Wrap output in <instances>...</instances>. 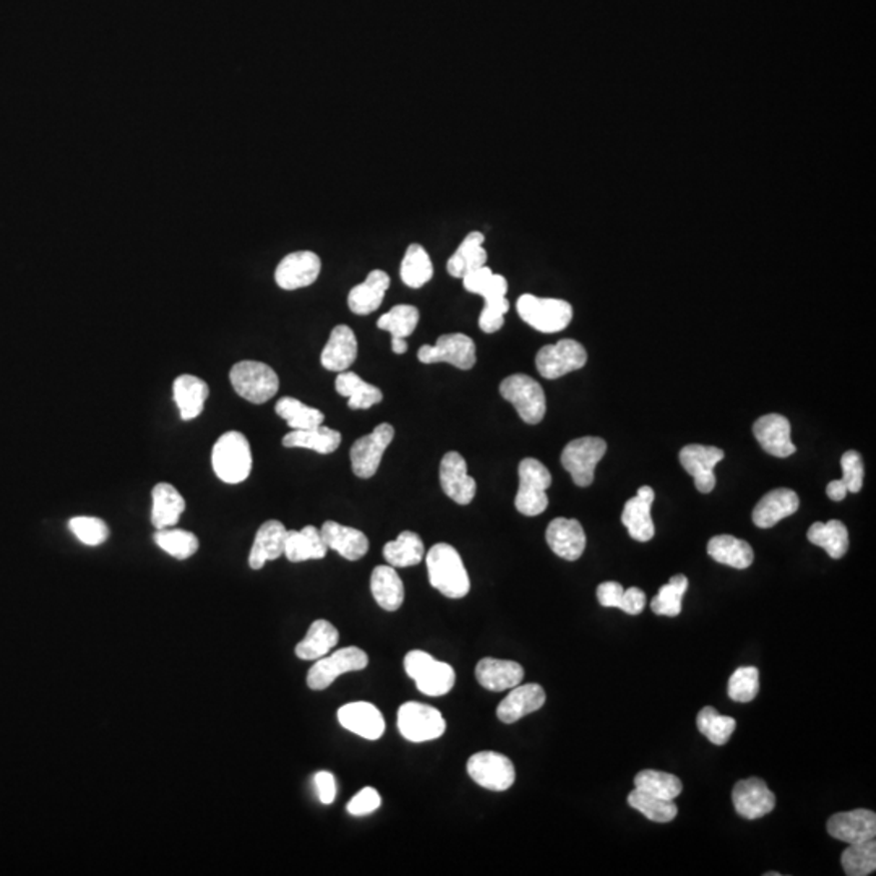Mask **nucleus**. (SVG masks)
<instances>
[{"instance_id":"11","label":"nucleus","mask_w":876,"mask_h":876,"mask_svg":"<svg viewBox=\"0 0 876 876\" xmlns=\"http://www.w3.org/2000/svg\"><path fill=\"white\" fill-rule=\"evenodd\" d=\"M607 443L599 437H581L572 440L562 451V466L567 469L578 487H589L594 481V471L604 458Z\"/></svg>"},{"instance_id":"4","label":"nucleus","mask_w":876,"mask_h":876,"mask_svg":"<svg viewBox=\"0 0 876 876\" xmlns=\"http://www.w3.org/2000/svg\"><path fill=\"white\" fill-rule=\"evenodd\" d=\"M516 312L524 323L541 333H559L570 325L573 307L563 299L523 294L516 301Z\"/></svg>"},{"instance_id":"23","label":"nucleus","mask_w":876,"mask_h":876,"mask_svg":"<svg viewBox=\"0 0 876 876\" xmlns=\"http://www.w3.org/2000/svg\"><path fill=\"white\" fill-rule=\"evenodd\" d=\"M546 705V692L537 683H526L511 688V692L505 696V700L497 708V718L503 724H513L520 721L528 714L536 713Z\"/></svg>"},{"instance_id":"7","label":"nucleus","mask_w":876,"mask_h":876,"mask_svg":"<svg viewBox=\"0 0 876 876\" xmlns=\"http://www.w3.org/2000/svg\"><path fill=\"white\" fill-rule=\"evenodd\" d=\"M520 487L515 497L516 510L524 516H537L549 507L547 489L552 484V474L539 460L524 458L518 466Z\"/></svg>"},{"instance_id":"34","label":"nucleus","mask_w":876,"mask_h":876,"mask_svg":"<svg viewBox=\"0 0 876 876\" xmlns=\"http://www.w3.org/2000/svg\"><path fill=\"white\" fill-rule=\"evenodd\" d=\"M328 547L323 542L320 529L305 526L301 531H288L284 541V555L292 563L307 560H322L327 557Z\"/></svg>"},{"instance_id":"41","label":"nucleus","mask_w":876,"mask_h":876,"mask_svg":"<svg viewBox=\"0 0 876 876\" xmlns=\"http://www.w3.org/2000/svg\"><path fill=\"white\" fill-rule=\"evenodd\" d=\"M424 542L419 534L413 531H403L395 541H390L383 547V557L393 568H406L419 565L424 559Z\"/></svg>"},{"instance_id":"22","label":"nucleus","mask_w":876,"mask_h":876,"mask_svg":"<svg viewBox=\"0 0 876 876\" xmlns=\"http://www.w3.org/2000/svg\"><path fill=\"white\" fill-rule=\"evenodd\" d=\"M546 541L550 550L560 559L575 562L586 549V534L580 521L570 518H555L550 521L546 531Z\"/></svg>"},{"instance_id":"43","label":"nucleus","mask_w":876,"mask_h":876,"mask_svg":"<svg viewBox=\"0 0 876 876\" xmlns=\"http://www.w3.org/2000/svg\"><path fill=\"white\" fill-rule=\"evenodd\" d=\"M401 281L408 288L421 289L434 276V263L421 244H411L406 249L400 267Z\"/></svg>"},{"instance_id":"58","label":"nucleus","mask_w":876,"mask_h":876,"mask_svg":"<svg viewBox=\"0 0 876 876\" xmlns=\"http://www.w3.org/2000/svg\"><path fill=\"white\" fill-rule=\"evenodd\" d=\"M646 606V594L640 588H628L623 591L619 609L628 615H638Z\"/></svg>"},{"instance_id":"28","label":"nucleus","mask_w":876,"mask_h":876,"mask_svg":"<svg viewBox=\"0 0 876 876\" xmlns=\"http://www.w3.org/2000/svg\"><path fill=\"white\" fill-rule=\"evenodd\" d=\"M357 359V340L353 328L348 325H338L333 328L328 343L323 348L320 362L330 372H344Z\"/></svg>"},{"instance_id":"35","label":"nucleus","mask_w":876,"mask_h":876,"mask_svg":"<svg viewBox=\"0 0 876 876\" xmlns=\"http://www.w3.org/2000/svg\"><path fill=\"white\" fill-rule=\"evenodd\" d=\"M484 242H486V236L482 232H469L468 236L464 237L460 247L456 249L455 254L448 258V275L461 280L464 275H468L469 271L486 267L487 250L484 249Z\"/></svg>"},{"instance_id":"3","label":"nucleus","mask_w":876,"mask_h":876,"mask_svg":"<svg viewBox=\"0 0 876 876\" xmlns=\"http://www.w3.org/2000/svg\"><path fill=\"white\" fill-rule=\"evenodd\" d=\"M252 450L241 432L231 430L216 440L211 450V466L219 481L226 484H241L252 473Z\"/></svg>"},{"instance_id":"14","label":"nucleus","mask_w":876,"mask_h":876,"mask_svg":"<svg viewBox=\"0 0 876 876\" xmlns=\"http://www.w3.org/2000/svg\"><path fill=\"white\" fill-rule=\"evenodd\" d=\"M588 362V353L583 344L575 340H560L559 343L547 344L536 356V367L539 374L547 380L563 377V375L583 369Z\"/></svg>"},{"instance_id":"50","label":"nucleus","mask_w":876,"mask_h":876,"mask_svg":"<svg viewBox=\"0 0 876 876\" xmlns=\"http://www.w3.org/2000/svg\"><path fill=\"white\" fill-rule=\"evenodd\" d=\"M841 864L847 876L872 875L876 868L875 839L849 844L846 851L842 852Z\"/></svg>"},{"instance_id":"25","label":"nucleus","mask_w":876,"mask_h":876,"mask_svg":"<svg viewBox=\"0 0 876 876\" xmlns=\"http://www.w3.org/2000/svg\"><path fill=\"white\" fill-rule=\"evenodd\" d=\"M654 502V490L643 486L633 499L625 503L622 513V523L628 529V534L638 542H648L654 537V523L651 518V507Z\"/></svg>"},{"instance_id":"59","label":"nucleus","mask_w":876,"mask_h":876,"mask_svg":"<svg viewBox=\"0 0 876 876\" xmlns=\"http://www.w3.org/2000/svg\"><path fill=\"white\" fill-rule=\"evenodd\" d=\"M847 494H849V492H847L846 486L842 484L841 479L829 482L828 487H826V495H828L829 499L833 500V502H842V500L846 499Z\"/></svg>"},{"instance_id":"42","label":"nucleus","mask_w":876,"mask_h":876,"mask_svg":"<svg viewBox=\"0 0 876 876\" xmlns=\"http://www.w3.org/2000/svg\"><path fill=\"white\" fill-rule=\"evenodd\" d=\"M807 537L813 546L825 549L826 554L834 560L842 559L849 549V533L844 523L839 520L813 523L808 529Z\"/></svg>"},{"instance_id":"17","label":"nucleus","mask_w":876,"mask_h":876,"mask_svg":"<svg viewBox=\"0 0 876 876\" xmlns=\"http://www.w3.org/2000/svg\"><path fill=\"white\" fill-rule=\"evenodd\" d=\"M440 486L458 505H469L476 497L477 484L468 474V464L458 451H448L440 463Z\"/></svg>"},{"instance_id":"46","label":"nucleus","mask_w":876,"mask_h":876,"mask_svg":"<svg viewBox=\"0 0 876 876\" xmlns=\"http://www.w3.org/2000/svg\"><path fill=\"white\" fill-rule=\"evenodd\" d=\"M628 805L643 813L648 820L656 821V823H670L679 813V808L675 805L674 800L661 799V797L640 791V789L630 792Z\"/></svg>"},{"instance_id":"2","label":"nucleus","mask_w":876,"mask_h":876,"mask_svg":"<svg viewBox=\"0 0 876 876\" xmlns=\"http://www.w3.org/2000/svg\"><path fill=\"white\" fill-rule=\"evenodd\" d=\"M426 563L430 584L438 593L450 599L468 596L471 581L455 547L438 542L427 552Z\"/></svg>"},{"instance_id":"29","label":"nucleus","mask_w":876,"mask_h":876,"mask_svg":"<svg viewBox=\"0 0 876 876\" xmlns=\"http://www.w3.org/2000/svg\"><path fill=\"white\" fill-rule=\"evenodd\" d=\"M799 495L791 489H774L758 502L753 510V523L761 529L776 526L787 516L794 515L799 510Z\"/></svg>"},{"instance_id":"1","label":"nucleus","mask_w":876,"mask_h":876,"mask_svg":"<svg viewBox=\"0 0 876 876\" xmlns=\"http://www.w3.org/2000/svg\"><path fill=\"white\" fill-rule=\"evenodd\" d=\"M463 288L471 294L484 297V309L479 315V328L487 335L497 333L505 325V315L510 310L507 299L508 283L505 276L495 275L489 267L469 271L461 278Z\"/></svg>"},{"instance_id":"18","label":"nucleus","mask_w":876,"mask_h":876,"mask_svg":"<svg viewBox=\"0 0 876 876\" xmlns=\"http://www.w3.org/2000/svg\"><path fill=\"white\" fill-rule=\"evenodd\" d=\"M735 812L747 820H758L769 815L776 807V797L760 778L743 779L732 791Z\"/></svg>"},{"instance_id":"24","label":"nucleus","mask_w":876,"mask_h":876,"mask_svg":"<svg viewBox=\"0 0 876 876\" xmlns=\"http://www.w3.org/2000/svg\"><path fill=\"white\" fill-rule=\"evenodd\" d=\"M338 721L344 729L359 735L362 739L378 740L385 732V719L377 706L356 701L344 705L338 711Z\"/></svg>"},{"instance_id":"32","label":"nucleus","mask_w":876,"mask_h":876,"mask_svg":"<svg viewBox=\"0 0 876 876\" xmlns=\"http://www.w3.org/2000/svg\"><path fill=\"white\" fill-rule=\"evenodd\" d=\"M174 401H176L182 421H194L205 409L210 387L202 378L195 375L184 374L174 380L172 385Z\"/></svg>"},{"instance_id":"60","label":"nucleus","mask_w":876,"mask_h":876,"mask_svg":"<svg viewBox=\"0 0 876 876\" xmlns=\"http://www.w3.org/2000/svg\"><path fill=\"white\" fill-rule=\"evenodd\" d=\"M391 349L395 354H404L408 351V343L403 338H391Z\"/></svg>"},{"instance_id":"31","label":"nucleus","mask_w":876,"mask_h":876,"mask_svg":"<svg viewBox=\"0 0 876 876\" xmlns=\"http://www.w3.org/2000/svg\"><path fill=\"white\" fill-rule=\"evenodd\" d=\"M288 529L281 521L270 520L263 523L255 534L254 546L250 549L249 565L252 570H262L267 562L280 559L284 555V541Z\"/></svg>"},{"instance_id":"10","label":"nucleus","mask_w":876,"mask_h":876,"mask_svg":"<svg viewBox=\"0 0 876 876\" xmlns=\"http://www.w3.org/2000/svg\"><path fill=\"white\" fill-rule=\"evenodd\" d=\"M367 666H369V656L361 648L349 646V648L338 649L330 656L327 654L320 657L314 666L310 667L307 685L315 692H322L327 690L340 675L364 670Z\"/></svg>"},{"instance_id":"44","label":"nucleus","mask_w":876,"mask_h":876,"mask_svg":"<svg viewBox=\"0 0 876 876\" xmlns=\"http://www.w3.org/2000/svg\"><path fill=\"white\" fill-rule=\"evenodd\" d=\"M275 411L281 419L288 422V426L292 430L314 429V427L322 426L325 421L322 411L317 408H310L302 401L284 396L276 403Z\"/></svg>"},{"instance_id":"45","label":"nucleus","mask_w":876,"mask_h":876,"mask_svg":"<svg viewBox=\"0 0 876 876\" xmlns=\"http://www.w3.org/2000/svg\"><path fill=\"white\" fill-rule=\"evenodd\" d=\"M153 539H155L159 549L164 550L166 554L177 560L190 559L192 555L197 554L198 547H200L198 537L185 529H156Z\"/></svg>"},{"instance_id":"15","label":"nucleus","mask_w":876,"mask_h":876,"mask_svg":"<svg viewBox=\"0 0 876 876\" xmlns=\"http://www.w3.org/2000/svg\"><path fill=\"white\" fill-rule=\"evenodd\" d=\"M395 438V429L387 422L375 427L370 434L357 438L351 447L353 473L361 479L374 477L382 463L383 453Z\"/></svg>"},{"instance_id":"52","label":"nucleus","mask_w":876,"mask_h":876,"mask_svg":"<svg viewBox=\"0 0 876 876\" xmlns=\"http://www.w3.org/2000/svg\"><path fill=\"white\" fill-rule=\"evenodd\" d=\"M760 692V670L756 667H740L730 675L727 693L732 701L748 703L753 701Z\"/></svg>"},{"instance_id":"36","label":"nucleus","mask_w":876,"mask_h":876,"mask_svg":"<svg viewBox=\"0 0 876 876\" xmlns=\"http://www.w3.org/2000/svg\"><path fill=\"white\" fill-rule=\"evenodd\" d=\"M370 591L378 606L388 612L400 609L404 602V586L391 565H378L370 576Z\"/></svg>"},{"instance_id":"39","label":"nucleus","mask_w":876,"mask_h":876,"mask_svg":"<svg viewBox=\"0 0 876 876\" xmlns=\"http://www.w3.org/2000/svg\"><path fill=\"white\" fill-rule=\"evenodd\" d=\"M708 554L716 562L727 565V567L737 568V570H745L755 560L752 546L747 541L729 536V534L713 537L708 542Z\"/></svg>"},{"instance_id":"33","label":"nucleus","mask_w":876,"mask_h":876,"mask_svg":"<svg viewBox=\"0 0 876 876\" xmlns=\"http://www.w3.org/2000/svg\"><path fill=\"white\" fill-rule=\"evenodd\" d=\"M151 499V524L156 529L174 528L185 511V500L181 492L168 482H159L151 490Z\"/></svg>"},{"instance_id":"13","label":"nucleus","mask_w":876,"mask_h":876,"mask_svg":"<svg viewBox=\"0 0 876 876\" xmlns=\"http://www.w3.org/2000/svg\"><path fill=\"white\" fill-rule=\"evenodd\" d=\"M468 774L477 786L494 792L508 791L516 779L513 761L497 752H479L471 756Z\"/></svg>"},{"instance_id":"21","label":"nucleus","mask_w":876,"mask_h":876,"mask_svg":"<svg viewBox=\"0 0 876 876\" xmlns=\"http://www.w3.org/2000/svg\"><path fill=\"white\" fill-rule=\"evenodd\" d=\"M753 434L761 448L776 458H787L797 451L792 443L791 422L781 414H766L760 417L753 424Z\"/></svg>"},{"instance_id":"48","label":"nucleus","mask_w":876,"mask_h":876,"mask_svg":"<svg viewBox=\"0 0 876 876\" xmlns=\"http://www.w3.org/2000/svg\"><path fill=\"white\" fill-rule=\"evenodd\" d=\"M635 789L656 795L661 799L675 800L682 794V781L677 776L662 771L645 769L635 776Z\"/></svg>"},{"instance_id":"54","label":"nucleus","mask_w":876,"mask_h":876,"mask_svg":"<svg viewBox=\"0 0 876 876\" xmlns=\"http://www.w3.org/2000/svg\"><path fill=\"white\" fill-rule=\"evenodd\" d=\"M842 466V484L846 486L847 492L859 494L864 486V460L857 451H846L841 458Z\"/></svg>"},{"instance_id":"16","label":"nucleus","mask_w":876,"mask_h":876,"mask_svg":"<svg viewBox=\"0 0 876 876\" xmlns=\"http://www.w3.org/2000/svg\"><path fill=\"white\" fill-rule=\"evenodd\" d=\"M322 271V260L315 252L299 250L286 255L276 267L275 281L284 291L312 286Z\"/></svg>"},{"instance_id":"27","label":"nucleus","mask_w":876,"mask_h":876,"mask_svg":"<svg viewBox=\"0 0 876 876\" xmlns=\"http://www.w3.org/2000/svg\"><path fill=\"white\" fill-rule=\"evenodd\" d=\"M320 534L328 549L335 550L343 559L351 562L361 560L369 552V539L359 529L343 526L336 521H325Z\"/></svg>"},{"instance_id":"19","label":"nucleus","mask_w":876,"mask_h":876,"mask_svg":"<svg viewBox=\"0 0 876 876\" xmlns=\"http://www.w3.org/2000/svg\"><path fill=\"white\" fill-rule=\"evenodd\" d=\"M724 460L721 448L706 445H688L680 451V463L695 479V486L701 494H709L716 487L714 468Z\"/></svg>"},{"instance_id":"37","label":"nucleus","mask_w":876,"mask_h":876,"mask_svg":"<svg viewBox=\"0 0 876 876\" xmlns=\"http://www.w3.org/2000/svg\"><path fill=\"white\" fill-rule=\"evenodd\" d=\"M335 388L341 396L348 398L349 409L364 411L375 404L382 403L383 393L380 388L362 380L356 372L344 370L336 377Z\"/></svg>"},{"instance_id":"5","label":"nucleus","mask_w":876,"mask_h":876,"mask_svg":"<svg viewBox=\"0 0 876 876\" xmlns=\"http://www.w3.org/2000/svg\"><path fill=\"white\" fill-rule=\"evenodd\" d=\"M232 388L245 401L263 404L280 390V378L270 365L258 361H241L229 372Z\"/></svg>"},{"instance_id":"57","label":"nucleus","mask_w":876,"mask_h":876,"mask_svg":"<svg viewBox=\"0 0 876 876\" xmlns=\"http://www.w3.org/2000/svg\"><path fill=\"white\" fill-rule=\"evenodd\" d=\"M315 787H317L318 799L323 805H330L336 799V779L328 771H320L315 774Z\"/></svg>"},{"instance_id":"38","label":"nucleus","mask_w":876,"mask_h":876,"mask_svg":"<svg viewBox=\"0 0 876 876\" xmlns=\"http://www.w3.org/2000/svg\"><path fill=\"white\" fill-rule=\"evenodd\" d=\"M340 641V632L328 620H315L304 640L296 646V656L302 661H317L330 654Z\"/></svg>"},{"instance_id":"40","label":"nucleus","mask_w":876,"mask_h":876,"mask_svg":"<svg viewBox=\"0 0 876 876\" xmlns=\"http://www.w3.org/2000/svg\"><path fill=\"white\" fill-rule=\"evenodd\" d=\"M341 440L343 437L338 430L317 426L314 429L292 430L288 435H284L283 447L307 448L317 451L320 455H330L340 448Z\"/></svg>"},{"instance_id":"8","label":"nucleus","mask_w":876,"mask_h":876,"mask_svg":"<svg viewBox=\"0 0 876 876\" xmlns=\"http://www.w3.org/2000/svg\"><path fill=\"white\" fill-rule=\"evenodd\" d=\"M503 400L513 404L518 416L529 426H536L546 416V393L541 385L526 374H513L500 383Z\"/></svg>"},{"instance_id":"56","label":"nucleus","mask_w":876,"mask_h":876,"mask_svg":"<svg viewBox=\"0 0 876 876\" xmlns=\"http://www.w3.org/2000/svg\"><path fill=\"white\" fill-rule=\"evenodd\" d=\"M623 591L625 589H623L622 584L606 581V583L599 584V588H597V601L602 607H617L619 609Z\"/></svg>"},{"instance_id":"47","label":"nucleus","mask_w":876,"mask_h":876,"mask_svg":"<svg viewBox=\"0 0 876 876\" xmlns=\"http://www.w3.org/2000/svg\"><path fill=\"white\" fill-rule=\"evenodd\" d=\"M419 318H421V314L414 305H395V307H391L390 312L378 318L377 327L391 333V338L406 340L416 330Z\"/></svg>"},{"instance_id":"53","label":"nucleus","mask_w":876,"mask_h":876,"mask_svg":"<svg viewBox=\"0 0 876 876\" xmlns=\"http://www.w3.org/2000/svg\"><path fill=\"white\" fill-rule=\"evenodd\" d=\"M69 528L78 541L91 547L101 546L111 534L108 524L95 516H75L69 521Z\"/></svg>"},{"instance_id":"51","label":"nucleus","mask_w":876,"mask_h":876,"mask_svg":"<svg viewBox=\"0 0 876 876\" xmlns=\"http://www.w3.org/2000/svg\"><path fill=\"white\" fill-rule=\"evenodd\" d=\"M688 580L687 576L675 575L670 578L669 583L664 584L659 593L651 601V609L656 615H666V617H677L682 612L683 596L687 593Z\"/></svg>"},{"instance_id":"12","label":"nucleus","mask_w":876,"mask_h":876,"mask_svg":"<svg viewBox=\"0 0 876 876\" xmlns=\"http://www.w3.org/2000/svg\"><path fill=\"white\" fill-rule=\"evenodd\" d=\"M417 359L422 364L447 362L456 369H473L474 364H476V344H474L473 338H469L463 333H448V335L438 336L434 346L424 344L417 353Z\"/></svg>"},{"instance_id":"26","label":"nucleus","mask_w":876,"mask_h":876,"mask_svg":"<svg viewBox=\"0 0 876 876\" xmlns=\"http://www.w3.org/2000/svg\"><path fill=\"white\" fill-rule=\"evenodd\" d=\"M476 679L490 692H505L523 682L524 669L515 661L484 657L477 662Z\"/></svg>"},{"instance_id":"55","label":"nucleus","mask_w":876,"mask_h":876,"mask_svg":"<svg viewBox=\"0 0 876 876\" xmlns=\"http://www.w3.org/2000/svg\"><path fill=\"white\" fill-rule=\"evenodd\" d=\"M382 805V797L374 787H365L354 795L348 803V813L353 816H364L374 813Z\"/></svg>"},{"instance_id":"20","label":"nucleus","mask_w":876,"mask_h":876,"mask_svg":"<svg viewBox=\"0 0 876 876\" xmlns=\"http://www.w3.org/2000/svg\"><path fill=\"white\" fill-rule=\"evenodd\" d=\"M828 834L847 844L872 841L876 836L875 812L859 808L854 812L836 813L828 820Z\"/></svg>"},{"instance_id":"6","label":"nucleus","mask_w":876,"mask_h":876,"mask_svg":"<svg viewBox=\"0 0 876 876\" xmlns=\"http://www.w3.org/2000/svg\"><path fill=\"white\" fill-rule=\"evenodd\" d=\"M404 670L416 682L419 692L427 696H443L455 687V669L447 662L437 661L426 651H411L404 657Z\"/></svg>"},{"instance_id":"9","label":"nucleus","mask_w":876,"mask_h":876,"mask_svg":"<svg viewBox=\"0 0 876 876\" xmlns=\"http://www.w3.org/2000/svg\"><path fill=\"white\" fill-rule=\"evenodd\" d=\"M398 730L409 742H430L445 734L447 722L434 706L408 701L398 709Z\"/></svg>"},{"instance_id":"49","label":"nucleus","mask_w":876,"mask_h":876,"mask_svg":"<svg viewBox=\"0 0 876 876\" xmlns=\"http://www.w3.org/2000/svg\"><path fill=\"white\" fill-rule=\"evenodd\" d=\"M696 726L709 742L721 747V745H726L734 734L737 721L729 716H722L713 706H706L698 713Z\"/></svg>"},{"instance_id":"30","label":"nucleus","mask_w":876,"mask_h":876,"mask_svg":"<svg viewBox=\"0 0 876 876\" xmlns=\"http://www.w3.org/2000/svg\"><path fill=\"white\" fill-rule=\"evenodd\" d=\"M390 283L387 271H370L364 283L357 284L349 291L348 305L351 312L356 315L374 314L375 310L380 309Z\"/></svg>"}]
</instances>
